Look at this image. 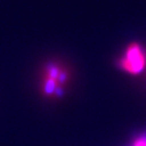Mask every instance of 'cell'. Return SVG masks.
Returning <instances> with one entry per match:
<instances>
[{
	"mask_svg": "<svg viewBox=\"0 0 146 146\" xmlns=\"http://www.w3.org/2000/svg\"><path fill=\"white\" fill-rule=\"evenodd\" d=\"M69 74L66 68L56 62L48 63L43 69L41 90L48 98H59L68 83Z\"/></svg>",
	"mask_w": 146,
	"mask_h": 146,
	"instance_id": "6da1fadb",
	"label": "cell"
},
{
	"mask_svg": "<svg viewBox=\"0 0 146 146\" xmlns=\"http://www.w3.org/2000/svg\"><path fill=\"white\" fill-rule=\"evenodd\" d=\"M118 66L127 74H141L146 66V55L142 46L138 43L130 44L119 58Z\"/></svg>",
	"mask_w": 146,
	"mask_h": 146,
	"instance_id": "7a4b0ae2",
	"label": "cell"
},
{
	"mask_svg": "<svg viewBox=\"0 0 146 146\" xmlns=\"http://www.w3.org/2000/svg\"><path fill=\"white\" fill-rule=\"evenodd\" d=\"M132 146H146V135L139 137L132 143Z\"/></svg>",
	"mask_w": 146,
	"mask_h": 146,
	"instance_id": "3957f363",
	"label": "cell"
}]
</instances>
